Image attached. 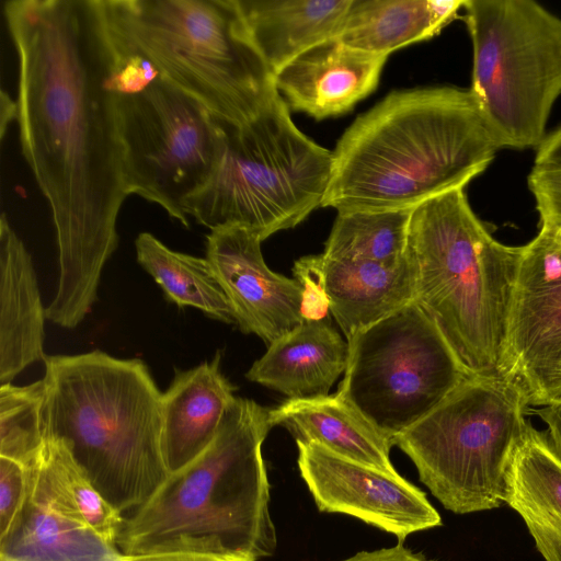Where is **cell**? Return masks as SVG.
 <instances>
[{
	"mask_svg": "<svg viewBox=\"0 0 561 561\" xmlns=\"http://www.w3.org/2000/svg\"><path fill=\"white\" fill-rule=\"evenodd\" d=\"M466 0H353L336 35L345 46L389 56L437 35Z\"/></svg>",
	"mask_w": 561,
	"mask_h": 561,
	"instance_id": "cell-24",
	"label": "cell"
},
{
	"mask_svg": "<svg viewBox=\"0 0 561 561\" xmlns=\"http://www.w3.org/2000/svg\"><path fill=\"white\" fill-rule=\"evenodd\" d=\"M321 255L329 309L346 340L414 301L407 255L397 264Z\"/></svg>",
	"mask_w": 561,
	"mask_h": 561,
	"instance_id": "cell-21",
	"label": "cell"
},
{
	"mask_svg": "<svg viewBox=\"0 0 561 561\" xmlns=\"http://www.w3.org/2000/svg\"><path fill=\"white\" fill-rule=\"evenodd\" d=\"M298 468L321 512L353 516L398 538L442 525L426 494L402 478L342 457L317 443H297Z\"/></svg>",
	"mask_w": 561,
	"mask_h": 561,
	"instance_id": "cell-13",
	"label": "cell"
},
{
	"mask_svg": "<svg viewBox=\"0 0 561 561\" xmlns=\"http://www.w3.org/2000/svg\"><path fill=\"white\" fill-rule=\"evenodd\" d=\"M342 561H430L421 554L412 552L402 542L374 551H360Z\"/></svg>",
	"mask_w": 561,
	"mask_h": 561,
	"instance_id": "cell-32",
	"label": "cell"
},
{
	"mask_svg": "<svg viewBox=\"0 0 561 561\" xmlns=\"http://www.w3.org/2000/svg\"><path fill=\"white\" fill-rule=\"evenodd\" d=\"M3 14L19 57L21 151L56 229L59 277L46 317L73 329L98 298L128 196L115 51L100 0H7Z\"/></svg>",
	"mask_w": 561,
	"mask_h": 561,
	"instance_id": "cell-1",
	"label": "cell"
},
{
	"mask_svg": "<svg viewBox=\"0 0 561 561\" xmlns=\"http://www.w3.org/2000/svg\"><path fill=\"white\" fill-rule=\"evenodd\" d=\"M271 427L267 409L234 398L208 447L170 472L125 517L119 550L127 556L175 552L254 561L272 556L277 538L262 456Z\"/></svg>",
	"mask_w": 561,
	"mask_h": 561,
	"instance_id": "cell-3",
	"label": "cell"
},
{
	"mask_svg": "<svg viewBox=\"0 0 561 561\" xmlns=\"http://www.w3.org/2000/svg\"><path fill=\"white\" fill-rule=\"evenodd\" d=\"M44 309L32 257L3 213L0 220V381L45 360Z\"/></svg>",
	"mask_w": 561,
	"mask_h": 561,
	"instance_id": "cell-16",
	"label": "cell"
},
{
	"mask_svg": "<svg viewBox=\"0 0 561 561\" xmlns=\"http://www.w3.org/2000/svg\"><path fill=\"white\" fill-rule=\"evenodd\" d=\"M46 439L62 443L123 514L170 474L162 448V392L146 364L102 351L46 356Z\"/></svg>",
	"mask_w": 561,
	"mask_h": 561,
	"instance_id": "cell-4",
	"label": "cell"
},
{
	"mask_svg": "<svg viewBox=\"0 0 561 561\" xmlns=\"http://www.w3.org/2000/svg\"><path fill=\"white\" fill-rule=\"evenodd\" d=\"M220 362L218 351L210 362L178 370L162 393V448L170 472L208 447L236 398V387L222 374Z\"/></svg>",
	"mask_w": 561,
	"mask_h": 561,
	"instance_id": "cell-17",
	"label": "cell"
},
{
	"mask_svg": "<svg viewBox=\"0 0 561 561\" xmlns=\"http://www.w3.org/2000/svg\"><path fill=\"white\" fill-rule=\"evenodd\" d=\"M124 561H213L204 554L197 553H150V554H125Z\"/></svg>",
	"mask_w": 561,
	"mask_h": 561,
	"instance_id": "cell-35",
	"label": "cell"
},
{
	"mask_svg": "<svg viewBox=\"0 0 561 561\" xmlns=\"http://www.w3.org/2000/svg\"><path fill=\"white\" fill-rule=\"evenodd\" d=\"M539 225L561 227V165H534L528 178Z\"/></svg>",
	"mask_w": 561,
	"mask_h": 561,
	"instance_id": "cell-30",
	"label": "cell"
},
{
	"mask_svg": "<svg viewBox=\"0 0 561 561\" xmlns=\"http://www.w3.org/2000/svg\"><path fill=\"white\" fill-rule=\"evenodd\" d=\"M505 377L528 405L561 398V247L552 230L523 245L508 318Z\"/></svg>",
	"mask_w": 561,
	"mask_h": 561,
	"instance_id": "cell-12",
	"label": "cell"
},
{
	"mask_svg": "<svg viewBox=\"0 0 561 561\" xmlns=\"http://www.w3.org/2000/svg\"><path fill=\"white\" fill-rule=\"evenodd\" d=\"M31 484V463L0 456V539L7 537L20 519Z\"/></svg>",
	"mask_w": 561,
	"mask_h": 561,
	"instance_id": "cell-29",
	"label": "cell"
},
{
	"mask_svg": "<svg viewBox=\"0 0 561 561\" xmlns=\"http://www.w3.org/2000/svg\"><path fill=\"white\" fill-rule=\"evenodd\" d=\"M113 41L218 118L242 124L280 95L237 0H100Z\"/></svg>",
	"mask_w": 561,
	"mask_h": 561,
	"instance_id": "cell-6",
	"label": "cell"
},
{
	"mask_svg": "<svg viewBox=\"0 0 561 561\" xmlns=\"http://www.w3.org/2000/svg\"><path fill=\"white\" fill-rule=\"evenodd\" d=\"M261 238L241 226H222L206 236V260L243 333L267 345L302 322V287L265 264Z\"/></svg>",
	"mask_w": 561,
	"mask_h": 561,
	"instance_id": "cell-14",
	"label": "cell"
},
{
	"mask_svg": "<svg viewBox=\"0 0 561 561\" xmlns=\"http://www.w3.org/2000/svg\"><path fill=\"white\" fill-rule=\"evenodd\" d=\"M137 261L180 308L194 307L209 318L236 324L233 310L205 259L169 249L153 234L141 232L135 241Z\"/></svg>",
	"mask_w": 561,
	"mask_h": 561,
	"instance_id": "cell-25",
	"label": "cell"
},
{
	"mask_svg": "<svg viewBox=\"0 0 561 561\" xmlns=\"http://www.w3.org/2000/svg\"><path fill=\"white\" fill-rule=\"evenodd\" d=\"M548 426V436L561 456V398L535 411Z\"/></svg>",
	"mask_w": 561,
	"mask_h": 561,
	"instance_id": "cell-33",
	"label": "cell"
},
{
	"mask_svg": "<svg viewBox=\"0 0 561 561\" xmlns=\"http://www.w3.org/2000/svg\"><path fill=\"white\" fill-rule=\"evenodd\" d=\"M115 96L128 195L188 228L186 204L215 172L224 121L159 72Z\"/></svg>",
	"mask_w": 561,
	"mask_h": 561,
	"instance_id": "cell-11",
	"label": "cell"
},
{
	"mask_svg": "<svg viewBox=\"0 0 561 561\" xmlns=\"http://www.w3.org/2000/svg\"><path fill=\"white\" fill-rule=\"evenodd\" d=\"M412 209L337 213L323 255L397 264L405 255Z\"/></svg>",
	"mask_w": 561,
	"mask_h": 561,
	"instance_id": "cell-27",
	"label": "cell"
},
{
	"mask_svg": "<svg viewBox=\"0 0 561 561\" xmlns=\"http://www.w3.org/2000/svg\"><path fill=\"white\" fill-rule=\"evenodd\" d=\"M543 226H546V225H543ZM547 227H549V226H547ZM549 228L552 230L557 242L561 247V227L560 228L549 227Z\"/></svg>",
	"mask_w": 561,
	"mask_h": 561,
	"instance_id": "cell-37",
	"label": "cell"
},
{
	"mask_svg": "<svg viewBox=\"0 0 561 561\" xmlns=\"http://www.w3.org/2000/svg\"><path fill=\"white\" fill-rule=\"evenodd\" d=\"M527 405L515 382L471 376L392 443L446 510H493L505 503L506 472L529 425Z\"/></svg>",
	"mask_w": 561,
	"mask_h": 561,
	"instance_id": "cell-8",
	"label": "cell"
},
{
	"mask_svg": "<svg viewBox=\"0 0 561 561\" xmlns=\"http://www.w3.org/2000/svg\"><path fill=\"white\" fill-rule=\"evenodd\" d=\"M504 502L525 522L546 561H561V456L528 425L511 459Z\"/></svg>",
	"mask_w": 561,
	"mask_h": 561,
	"instance_id": "cell-22",
	"label": "cell"
},
{
	"mask_svg": "<svg viewBox=\"0 0 561 561\" xmlns=\"http://www.w3.org/2000/svg\"><path fill=\"white\" fill-rule=\"evenodd\" d=\"M32 462L59 505L99 537L117 546L124 514L105 499L62 443L46 439Z\"/></svg>",
	"mask_w": 561,
	"mask_h": 561,
	"instance_id": "cell-26",
	"label": "cell"
},
{
	"mask_svg": "<svg viewBox=\"0 0 561 561\" xmlns=\"http://www.w3.org/2000/svg\"><path fill=\"white\" fill-rule=\"evenodd\" d=\"M272 426L287 428L297 443H317L351 460L397 473L392 440L336 392L289 400L268 410Z\"/></svg>",
	"mask_w": 561,
	"mask_h": 561,
	"instance_id": "cell-20",
	"label": "cell"
},
{
	"mask_svg": "<svg viewBox=\"0 0 561 561\" xmlns=\"http://www.w3.org/2000/svg\"><path fill=\"white\" fill-rule=\"evenodd\" d=\"M293 272L304 290L301 310L304 320L325 319L330 309L324 289L322 255L300 257L295 262Z\"/></svg>",
	"mask_w": 561,
	"mask_h": 561,
	"instance_id": "cell-31",
	"label": "cell"
},
{
	"mask_svg": "<svg viewBox=\"0 0 561 561\" xmlns=\"http://www.w3.org/2000/svg\"><path fill=\"white\" fill-rule=\"evenodd\" d=\"M537 165H561V125L547 135L535 157Z\"/></svg>",
	"mask_w": 561,
	"mask_h": 561,
	"instance_id": "cell-34",
	"label": "cell"
},
{
	"mask_svg": "<svg viewBox=\"0 0 561 561\" xmlns=\"http://www.w3.org/2000/svg\"><path fill=\"white\" fill-rule=\"evenodd\" d=\"M347 358V341L325 319L304 320L270 344L245 377L289 400L321 397L344 374Z\"/></svg>",
	"mask_w": 561,
	"mask_h": 561,
	"instance_id": "cell-18",
	"label": "cell"
},
{
	"mask_svg": "<svg viewBox=\"0 0 561 561\" xmlns=\"http://www.w3.org/2000/svg\"><path fill=\"white\" fill-rule=\"evenodd\" d=\"M332 151L307 137L279 95L255 117L224 122L218 163L186 214L207 228L241 226L262 241L296 227L321 207Z\"/></svg>",
	"mask_w": 561,
	"mask_h": 561,
	"instance_id": "cell-7",
	"label": "cell"
},
{
	"mask_svg": "<svg viewBox=\"0 0 561 561\" xmlns=\"http://www.w3.org/2000/svg\"><path fill=\"white\" fill-rule=\"evenodd\" d=\"M18 119V103L13 101L8 93L2 90L0 96V138L4 139L7 128L10 123Z\"/></svg>",
	"mask_w": 561,
	"mask_h": 561,
	"instance_id": "cell-36",
	"label": "cell"
},
{
	"mask_svg": "<svg viewBox=\"0 0 561 561\" xmlns=\"http://www.w3.org/2000/svg\"><path fill=\"white\" fill-rule=\"evenodd\" d=\"M470 92L501 149H538L561 95V18L533 0H466Z\"/></svg>",
	"mask_w": 561,
	"mask_h": 561,
	"instance_id": "cell-9",
	"label": "cell"
},
{
	"mask_svg": "<svg viewBox=\"0 0 561 561\" xmlns=\"http://www.w3.org/2000/svg\"><path fill=\"white\" fill-rule=\"evenodd\" d=\"M346 341L348 358L336 393L391 440L472 376L415 301Z\"/></svg>",
	"mask_w": 561,
	"mask_h": 561,
	"instance_id": "cell-10",
	"label": "cell"
},
{
	"mask_svg": "<svg viewBox=\"0 0 561 561\" xmlns=\"http://www.w3.org/2000/svg\"><path fill=\"white\" fill-rule=\"evenodd\" d=\"M31 492L11 533L0 539V561H124L117 546L99 537L59 505L33 462Z\"/></svg>",
	"mask_w": 561,
	"mask_h": 561,
	"instance_id": "cell-19",
	"label": "cell"
},
{
	"mask_svg": "<svg viewBox=\"0 0 561 561\" xmlns=\"http://www.w3.org/2000/svg\"><path fill=\"white\" fill-rule=\"evenodd\" d=\"M500 149L470 90L393 91L339 139L321 207L413 209L465 188Z\"/></svg>",
	"mask_w": 561,
	"mask_h": 561,
	"instance_id": "cell-2",
	"label": "cell"
},
{
	"mask_svg": "<svg viewBox=\"0 0 561 561\" xmlns=\"http://www.w3.org/2000/svg\"><path fill=\"white\" fill-rule=\"evenodd\" d=\"M523 245L495 240L465 188L411 211L405 255L414 301L472 375L505 378L508 318Z\"/></svg>",
	"mask_w": 561,
	"mask_h": 561,
	"instance_id": "cell-5",
	"label": "cell"
},
{
	"mask_svg": "<svg viewBox=\"0 0 561 561\" xmlns=\"http://www.w3.org/2000/svg\"><path fill=\"white\" fill-rule=\"evenodd\" d=\"M353 0H237L273 75L307 49L336 37Z\"/></svg>",
	"mask_w": 561,
	"mask_h": 561,
	"instance_id": "cell-23",
	"label": "cell"
},
{
	"mask_svg": "<svg viewBox=\"0 0 561 561\" xmlns=\"http://www.w3.org/2000/svg\"><path fill=\"white\" fill-rule=\"evenodd\" d=\"M44 379L0 387V456L31 463L46 443Z\"/></svg>",
	"mask_w": 561,
	"mask_h": 561,
	"instance_id": "cell-28",
	"label": "cell"
},
{
	"mask_svg": "<svg viewBox=\"0 0 561 561\" xmlns=\"http://www.w3.org/2000/svg\"><path fill=\"white\" fill-rule=\"evenodd\" d=\"M387 57L350 48L333 37L276 72L275 87L297 112L316 119L342 115L375 91Z\"/></svg>",
	"mask_w": 561,
	"mask_h": 561,
	"instance_id": "cell-15",
	"label": "cell"
}]
</instances>
